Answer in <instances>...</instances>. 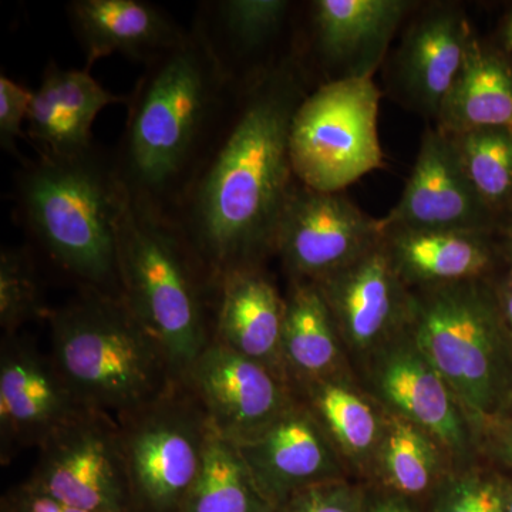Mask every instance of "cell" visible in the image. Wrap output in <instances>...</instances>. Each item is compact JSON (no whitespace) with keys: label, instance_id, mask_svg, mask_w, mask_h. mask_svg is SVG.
Wrapping results in <instances>:
<instances>
[{"label":"cell","instance_id":"cell-1","mask_svg":"<svg viewBox=\"0 0 512 512\" xmlns=\"http://www.w3.org/2000/svg\"><path fill=\"white\" fill-rule=\"evenodd\" d=\"M306 96L296 57L249 77L170 212L214 289L228 272L275 255L276 229L298 181L292 121Z\"/></svg>","mask_w":512,"mask_h":512},{"label":"cell","instance_id":"cell-2","mask_svg":"<svg viewBox=\"0 0 512 512\" xmlns=\"http://www.w3.org/2000/svg\"><path fill=\"white\" fill-rule=\"evenodd\" d=\"M231 86V70L202 19L147 63L128 96L116 160L131 197L170 215L220 124Z\"/></svg>","mask_w":512,"mask_h":512},{"label":"cell","instance_id":"cell-3","mask_svg":"<svg viewBox=\"0 0 512 512\" xmlns=\"http://www.w3.org/2000/svg\"><path fill=\"white\" fill-rule=\"evenodd\" d=\"M18 211L30 235L82 289L120 296L119 234L128 191L116 161L90 148L26 161Z\"/></svg>","mask_w":512,"mask_h":512},{"label":"cell","instance_id":"cell-4","mask_svg":"<svg viewBox=\"0 0 512 512\" xmlns=\"http://www.w3.org/2000/svg\"><path fill=\"white\" fill-rule=\"evenodd\" d=\"M47 319L50 357L83 409L119 419L178 382L160 343L120 296L82 289Z\"/></svg>","mask_w":512,"mask_h":512},{"label":"cell","instance_id":"cell-5","mask_svg":"<svg viewBox=\"0 0 512 512\" xmlns=\"http://www.w3.org/2000/svg\"><path fill=\"white\" fill-rule=\"evenodd\" d=\"M412 292L410 332L481 444L512 402V339L497 288L480 278Z\"/></svg>","mask_w":512,"mask_h":512},{"label":"cell","instance_id":"cell-6","mask_svg":"<svg viewBox=\"0 0 512 512\" xmlns=\"http://www.w3.org/2000/svg\"><path fill=\"white\" fill-rule=\"evenodd\" d=\"M119 279L121 298L183 380L211 343L205 295L215 289L173 218L131 195L120 224Z\"/></svg>","mask_w":512,"mask_h":512},{"label":"cell","instance_id":"cell-7","mask_svg":"<svg viewBox=\"0 0 512 512\" xmlns=\"http://www.w3.org/2000/svg\"><path fill=\"white\" fill-rule=\"evenodd\" d=\"M133 512H180L200 477L212 429L184 382L116 419Z\"/></svg>","mask_w":512,"mask_h":512},{"label":"cell","instance_id":"cell-8","mask_svg":"<svg viewBox=\"0 0 512 512\" xmlns=\"http://www.w3.org/2000/svg\"><path fill=\"white\" fill-rule=\"evenodd\" d=\"M380 99L372 77L330 80L308 94L291 128L296 180L312 190L342 192L382 168Z\"/></svg>","mask_w":512,"mask_h":512},{"label":"cell","instance_id":"cell-9","mask_svg":"<svg viewBox=\"0 0 512 512\" xmlns=\"http://www.w3.org/2000/svg\"><path fill=\"white\" fill-rule=\"evenodd\" d=\"M356 376L384 410L439 441L456 470L474 466L480 444L473 426L456 394L421 352L410 326L367 356Z\"/></svg>","mask_w":512,"mask_h":512},{"label":"cell","instance_id":"cell-10","mask_svg":"<svg viewBox=\"0 0 512 512\" xmlns=\"http://www.w3.org/2000/svg\"><path fill=\"white\" fill-rule=\"evenodd\" d=\"M29 483L86 512H133L114 417L82 409L39 447Z\"/></svg>","mask_w":512,"mask_h":512},{"label":"cell","instance_id":"cell-11","mask_svg":"<svg viewBox=\"0 0 512 512\" xmlns=\"http://www.w3.org/2000/svg\"><path fill=\"white\" fill-rule=\"evenodd\" d=\"M382 241V229L343 192L312 190L296 181L275 235V255L289 281L318 282Z\"/></svg>","mask_w":512,"mask_h":512},{"label":"cell","instance_id":"cell-12","mask_svg":"<svg viewBox=\"0 0 512 512\" xmlns=\"http://www.w3.org/2000/svg\"><path fill=\"white\" fill-rule=\"evenodd\" d=\"M181 382L200 403L214 433L235 446L261 433L298 400L281 376L215 340Z\"/></svg>","mask_w":512,"mask_h":512},{"label":"cell","instance_id":"cell-13","mask_svg":"<svg viewBox=\"0 0 512 512\" xmlns=\"http://www.w3.org/2000/svg\"><path fill=\"white\" fill-rule=\"evenodd\" d=\"M313 284L328 305L355 372L367 356L410 326L413 292L394 271L382 241Z\"/></svg>","mask_w":512,"mask_h":512},{"label":"cell","instance_id":"cell-14","mask_svg":"<svg viewBox=\"0 0 512 512\" xmlns=\"http://www.w3.org/2000/svg\"><path fill=\"white\" fill-rule=\"evenodd\" d=\"M474 32L458 3L436 2L410 16L389 62V87L407 109L437 123Z\"/></svg>","mask_w":512,"mask_h":512},{"label":"cell","instance_id":"cell-15","mask_svg":"<svg viewBox=\"0 0 512 512\" xmlns=\"http://www.w3.org/2000/svg\"><path fill=\"white\" fill-rule=\"evenodd\" d=\"M380 229L494 232L500 222L480 200L448 134L424 131L412 174Z\"/></svg>","mask_w":512,"mask_h":512},{"label":"cell","instance_id":"cell-16","mask_svg":"<svg viewBox=\"0 0 512 512\" xmlns=\"http://www.w3.org/2000/svg\"><path fill=\"white\" fill-rule=\"evenodd\" d=\"M83 407L52 357L22 336H3L0 352V451L8 464L19 450L39 447Z\"/></svg>","mask_w":512,"mask_h":512},{"label":"cell","instance_id":"cell-17","mask_svg":"<svg viewBox=\"0 0 512 512\" xmlns=\"http://www.w3.org/2000/svg\"><path fill=\"white\" fill-rule=\"evenodd\" d=\"M237 448L272 507L311 485L353 478L325 429L299 399Z\"/></svg>","mask_w":512,"mask_h":512},{"label":"cell","instance_id":"cell-18","mask_svg":"<svg viewBox=\"0 0 512 512\" xmlns=\"http://www.w3.org/2000/svg\"><path fill=\"white\" fill-rule=\"evenodd\" d=\"M412 0H316L311 3L313 42L338 79L372 77L407 18Z\"/></svg>","mask_w":512,"mask_h":512},{"label":"cell","instance_id":"cell-19","mask_svg":"<svg viewBox=\"0 0 512 512\" xmlns=\"http://www.w3.org/2000/svg\"><path fill=\"white\" fill-rule=\"evenodd\" d=\"M218 308L212 340L286 377L282 359L285 296L264 265L228 272L217 284Z\"/></svg>","mask_w":512,"mask_h":512},{"label":"cell","instance_id":"cell-20","mask_svg":"<svg viewBox=\"0 0 512 512\" xmlns=\"http://www.w3.org/2000/svg\"><path fill=\"white\" fill-rule=\"evenodd\" d=\"M128 103V96L104 89L89 70L50 63L33 92L28 137L43 156L70 157L93 148L92 127L100 111Z\"/></svg>","mask_w":512,"mask_h":512},{"label":"cell","instance_id":"cell-21","mask_svg":"<svg viewBox=\"0 0 512 512\" xmlns=\"http://www.w3.org/2000/svg\"><path fill=\"white\" fill-rule=\"evenodd\" d=\"M67 12L86 55L87 70L113 55L150 63L187 32L143 0H76Z\"/></svg>","mask_w":512,"mask_h":512},{"label":"cell","instance_id":"cell-22","mask_svg":"<svg viewBox=\"0 0 512 512\" xmlns=\"http://www.w3.org/2000/svg\"><path fill=\"white\" fill-rule=\"evenodd\" d=\"M493 232L386 229L382 245L410 289L487 278L494 262Z\"/></svg>","mask_w":512,"mask_h":512},{"label":"cell","instance_id":"cell-23","mask_svg":"<svg viewBox=\"0 0 512 512\" xmlns=\"http://www.w3.org/2000/svg\"><path fill=\"white\" fill-rule=\"evenodd\" d=\"M308 406L353 478L367 484L384 426V409L363 389L355 372L308 384L296 392Z\"/></svg>","mask_w":512,"mask_h":512},{"label":"cell","instance_id":"cell-24","mask_svg":"<svg viewBox=\"0 0 512 512\" xmlns=\"http://www.w3.org/2000/svg\"><path fill=\"white\" fill-rule=\"evenodd\" d=\"M282 359L295 394L308 384L355 372L335 320L313 282L289 281Z\"/></svg>","mask_w":512,"mask_h":512},{"label":"cell","instance_id":"cell-25","mask_svg":"<svg viewBox=\"0 0 512 512\" xmlns=\"http://www.w3.org/2000/svg\"><path fill=\"white\" fill-rule=\"evenodd\" d=\"M446 134L480 127L512 128V62L476 35L434 124Z\"/></svg>","mask_w":512,"mask_h":512},{"label":"cell","instance_id":"cell-26","mask_svg":"<svg viewBox=\"0 0 512 512\" xmlns=\"http://www.w3.org/2000/svg\"><path fill=\"white\" fill-rule=\"evenodd\" d=\"M454 470L450 454L430 433L384 410L382 439L366 485L427 505Z\"/></svg>","mask_w":512,"mask_h":512},{"label":"cell","instance_id":"cell-27","mask_svg":"<svg viewBox=\"0 0 512 512\" xmlns=\"http://www.w3.org/2000/svg\"><path fill=\"white\" fill-rule=\"evenodd\" d=\"M237 446L212 430L200 477L180 512H272Z\"/></svg>","mask_w":512,"mask_h":512},{"label":"cell","instance_id":"cell-28","mask_svg":"<svg viewBox=\"0 0 512 512\" xmlns=\"http://www.w3.org/2000/svg\"><path fill=\"white\" fill-rule=\"evenodd\" d=\"M448 136L478 197L501 224L512 215V128L480 127Z\"/></svg>","mask_w":512,"mask_h":512},{"label":"cell","instance_id":"cell-29","mask_svg":"<svg viewBox=\"0 0 512 512\" xmlns=\"http://www.w3.org/2000/svg\"><path fill=\"white\" fill-rule=\"evenodd\" d=\"M291 6L286 0L218 2L215 8L218 37L237 55H251L281 32Z\"/></svg>","mask_w":512,"mask_h":512},{"label":"cell","instance_id":"cell-30","mask_svg":"<svg viewBox=\"0 0 512 512\" xmlns=\"http://www.w3.org/2000/svg\"><path fill=\"white\" fill-rule=\"evenodd\" d=\"M35 265L25 249L3 248L0 255V328L16 335L25 323L49 318Z\"/></svg>","mask_w":512,"mask_h":512},{"label":"cell","instance_id":"cell-31","mask_svg":"<svg viewBox=\"0 0 512 512\" xmlns=\"http://www.w3.org/2000/svg\"><path fill=\"white\" fill-rule=\"evenodd\" d=\"M507 488L476 467L454 470L431 495L429 512H507Z\"/></svg>","mask_w":512,"mask_h":512},{"label":"cell","instance_id":"cell-32","mask_svg":"<svg viewBox=\"0 0 512 512\" xmlns=\"http://www.w3.org/2000/svg\"><path fill=\"white\" fill-rule=\"evenodd\" d=\"M366 484L340 478L303 488L272 512H365Z\"/></svg>","mask_w":512,"mask_h":512},{"label":"cell","instance_id":"cell-33","mask_svg":"<svg viewBox=\"0 0 512 512\" xmlns=\"http://www.w3.org/2000/svg\"><path fill=\"white\" fill-rule=\"evenodd\" d=\"M33 92L22 84L0 76V146L3 150L18 156V138L23 136V123H28Z\"/></svg>","mask_w":512,"mask_h":512},{"label":"cell","instance_id":"cell-34","mask_svg":"<svg viewBox=\"0 0 512 512\" xmlns=\"http://www.w3.org/2000/svg\"><path fill=\"white\" fill-rule=\"evenodd\" d=\"M2 512H86L60 503L29 481L10 490L2 500Z\"/></svg>","mask_w":512,"mask_h":512},{"label":"cell","instance_id":"cell-35","mask_svg":"<svg viewBox=\"0 0 512 512\" xmlns=\"http://www.w3.org/2000/svg\"><path fill=\"white\" fill-rule=\"evenodd\" d=\"M365 512H429L426 505L366 485Z\"/></svg>","mask_w":512,"mask_h":512},{"label":"cell","instance_id":"cell-36","mask_svg":"<svg viewBox=\"0 0 512 512\" xmlns=\"http://www.w3.org/2000/svg\"><path fill=\"white\" fill-rule=\"evenodd\" d=\"M512 62V9L504 16L498 29V45L495 46Z\"/></svg>","mask_w":512,"mask_h":512},{"label":"cell","instance_id":"cell-37","mask_svg":"<svg viewBox=\"0 0 512 512\" xmlns=\"http://www.w3.org/2000/svg\"><path fill=\"white\" fill-rule=\"evenodd\" d=\"M498 299H500L501 309H503L505 322H507L508 330L512 339V286L510 282L497 288Z\"/></svg>","mask_w":512,"mask_h":512},{"label":"cell","instance_id":"cell-38","mask_svg":"<svg viewBox=\"0 0 512 512\" xmlns=\"http://www.w3.org/2000/svg\"><path fill=\"white\" fill-rule=\"evenodd\" d=\"M500 451L504 457L512 461V427L510 429L507 427V431H505L503 439L500 441Z\"/></svg>","mask_w":512,"mask_h":512},{"label":"cell","instance_id":"cell-39","mask_svg":"<svg viewBox=\"0 0 512 512\" xmlns=\"http://www.w3.org/2000/svg\"><path fill=\"white\" fill-rule=\"evenodd\" d=\"M508 258H510V269H511V272H510V284L512 286V229H511V232H510V242H508Z\"/></svg>","mask_w":512,"mask_h":512},{"label":"cell","instance_id":"cell-40","mask_svg":"<svg viewBox=\"0 0 512 512\" xmlns=\"http://www.w3.org/2000/svg\"><path fill=\"white\" fill-rule=\"evenodd\" d=\"M505 500H507V512H512V491L507 490Z\"/></svg>","mask_w":512,"mask_h":512}]
</instances>
